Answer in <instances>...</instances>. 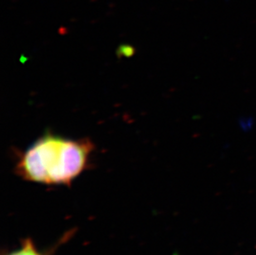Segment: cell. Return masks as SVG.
I'll list each match as a JSON object with an SVG mask.
<instances>
[{"instance_id": "1", "label": "cell", "mask_w": 256, "mask_h": 255, "mask_svg": "<svg viewBox=\"0 0 256 255\" xmlns=\"http://www.w3.org/2000/svg\"><path fill=\"white\" fill-rule=\"evenodd\" d=\"M94 148L86 138L70 140L46 134L21 154L16 172L34 182L70 184L85 171Z\"/></svg>"}, {"instance_id": "2", "label": "cell", "mask_w": 256, "mask_h": 255, "mask_svg": "<svg viewBox=\"0 0 256 255\" xmlns=\"http://www.w3.org/2000/svg\"><path fill=\"white\" fill-rule=\"evenodd\" d=\"M10 255H42L36 250L35 246L32 244L31 241L26 240L22 246V248L20 250L15 252V253L11 254Z\"/></svg>"}]
</instances>
